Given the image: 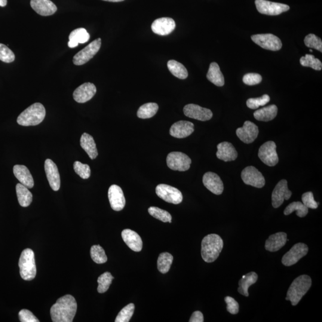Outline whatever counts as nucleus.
I'll return each mask as SVG.
<instances>
[{
    "label": "nucleus",
    "instance_id": "obj_1",
    "mask_svg": "<svg viewBox=\"0 0 322 322\" xmlns=\"http://www.w3.org/2000/svg\"><path fill=\"white\" fill-rule=\"evenodd\" d=\"M77 311V303L72 296L66 295L58 299L51 307L50 315L53 322H72Z\"/></svg>",
    "mask_w": 322,
    "mask_h": 322
},
{
    "label": "nucleus",
    "instance_id": "obj_2",
    "mask_svg": "<svg viewBox=\"0 0 322 322\" xmlns=\"http://www.w3.org/2000/svg\"><path fill=\"white\" fill-rule=\"evenodd\" d=\"M223 241L217 234L208 235L202 239L201 256L204 262L213 263L217 259L223 248Z\"/></svg>",
    "mask_w": 322,
    "mask_h": 322
},
{
    "label": "nucleus",
    "instance_id": "obj_3",
    "mask_svg": "<svg viewBox=\"0 0 322 322\" xmlns=\"http://www.w3.org/2000/svg\"><path fill=\"white\" fill-rule=\"evenodd\" d=\"M45 115L44 106L40 103H35L20 113L17 122L21 126H35L41 123Z\"/></svg>",
    "mask_w": 322,
    "mask_h": 322
},
{
    "label": "nucleus",
    "instance_id": "obj_4",
    "mask_svg": "<svg viewBox=\"0 0 322 322\" xmlns=\"http://www.w3.org/2000/svg\"><path fill=\"white\" fill-rule=\"evenodd\" d=\"M312 283V279L308 275L300 276L291 284L288 291L286 300L290 301L293 306H297L308 292Z\"/></svg>",
    "mask_w": 322,
    "mask_h": 322
},
{
    "label": "nucleus",
    "instance_id": "obj_5",
    "mask_svg": "<svg viewBox=\"0 0 322 322\" xmlns=\"http://www.w3.org/2000/svg\"><path fill=\"white\" fill-rule=\"evenodd\" d=\"M20 275L24 281H32L36 275L34 253L27 248L22 251L19 262Z\"/></svg>",
    "mask_w": 322,
    "mask_h": 322
},
{
    "label": "nucleus",
    "instance_id": "obj_6",
    "mask_svg": "<svg viewBox=\"0 0 322 322\" xmlns=\"http://www.w3.org/2000/svg\"><path fill=\"white\" fill-rule=\"evenodd\" d=\"M191 159L182 152H173L167 156V164L172 170L186 171L191 167Z\"/></svg>",
    "mask_w": 322,
    "mask_h": 322
},
{
    "label": "nucleus",
    "instance_id": "obj_7",
    "mask_svg": "<svg viewBox=\"0 0 322 322\" xmlns=\"http://www.w3.org/2000/svg\"><path fill=\"white\" fill-rule=\"evenodd\" d=\"M102 40L100 38L95 39L82 50L76 54L73 58V62L75 65H82L91 60L99 51Z\"/></svg>",
    "mask_w": 322,
    "mask_h": 322
},
{
    "label": "nucleus",
    "instance_id": "obj_8",
    "mask_svg": "<svg viewBox=\"0 0 322 322\" xmlns=\"http://www.w3.org/2000/svg\"><path fill=\"white\" fill-rule=\"evenodd\" d=\"M156 193L165 202L173 204H179L183 201V195L179 189L165 184L156 186Z\"/></svg>",
    "mask_w": 322,
    "mask_h": 322
},
{
    "label": "nucleus",
    "instance_id": "obj_9",
    "mask_svg": "<svg viewBox=\"0 0 322 322\" xmlns=\"http://www.w3.org/2000/svg\"><path fill=\"white\" fill-rule=\"evenodd\" d=\"M257 10L260 13L269 16H277L290 10V6L282 3L274 2L267 0H256Z\"/></svg>",
    "mask_w": 322,
    "mask_h": 322
},
{
    "label": "nucleus",
    "instance_id": "obj_10",
    "mask_svg": "<svg viewBox=\"0 0 322 322\" xmlns=\"http://www.w3.org/2000/svg\"><path fill=\"white\" fill-rule=\"evenodd\" d=\"M259 157L264 164L269 167H274L279 162L277 145L273 141H269L260 147Z\"/></svg>",
    "mask_w": 322,
    "mask_h": 322
},
{
    "label": "nucleus",
    "instance_id": "obj_11",
    "mask_svg": "<svg viewBox=\"0 0 322 322\" xmlns=\"http://www.w3.org/2000/svg\"><path fill=\"white\" fill-rule=\"evenodd\" d=\"M251 39L254 42L266 50L278 51L280 50L282 47L280 38L272 33L254 35L251 36Z\"/></svg>",
    "mask_w": 322,
    "mask_h": 322
},
{
    "label": "nucleus",
    "instance_id": "obj_12",
    "mask_svg": "<svg viewBox=\"0 0 322 322\" xmlns=\"http://www.w3.org/2000/svg\"><path fill=\"white\" fill-rule=\"evenodd\" d=\"M308 245L303 243L294 245L291 249L285 254L282 263L285 266H291L298 263L299 261L308 254Z\"/></svg>",
    "mask_w": 322,
    "mask_h": 322
},
{
    "label": "nucleus",
    "instance_id": "obj_13",
    "mask_svg": "<svg viewBox=\"0 0 322 322\" xmlns=\"http://www.w3.org/2000/svg\"><path fill=\"white\" fill-rule=\"evenodd\" d=\"M241 177L244 183L247 185L252 186L257 188H262L265 185V177L253 166L245 168L242 172Z\"/></svg>",
    "mask_w": 322,
    "mask_h": 322
},
{
    "label": "nucleus",
    "instance_id": "obj_14",
    "mask_svg": "<svg viewBox=\"0 0 322 322\" xmlns=\"http://www.w3.org/2000/svg\"><path fill=\"white\" fill-rule=\"evenodd\" d=\"M292 192L288 187L286 180H282L276 186L272 194V203L275 208H279L284 203L285 200H288L291 197Z\"/></svg>",
    "mask_w": 322,
    "mask_h": 322
},
{
    "label": "nucleus",
    "instance_id": "obj_15",
    "mask_svg": "<svg viewBox=\"0 0 322 322\" xmlns=\"http://www.w3.org/2000/svg\"><path fill=\"white\" fill-rule=\"evenodd\" d=\"M184 113L186 116L201 121L210 120L213 112L209 109L204 108L195 104H189L184 107Z\"/></svg>",
    "mask_w": 322,
    "mask_h": 322
},
{
    "label": "nucleus",
    "instance_id": "obj_16",
    "mask_svg": "<svg viewBox=\"0 0 322 322\" xmlns=\"http://www.w3.org/2000/svg\"><path fill=\"white\" fill-rule=\"evenodd\" d=\"M259 127L253 122L247 121L244 126L238 128L236 130V135L242 142L246 144L253 143L259 135Z\"/></svg>",
    "mask_w": 322,
    "mask_h": 322
},
{
    "label": "nucleus",
    "instance_id": "obj_17",
    "mask_svg": "<svg viewBox=\"0 0 322 322\" xmlns=\"http://www.w3.org/2000/svg\"><path fill=\"white\" fill-rule=\"evenodd\" d=\"M44 169L49 185L54 191H59L60 188V177L56 164L50 159H46Z\"/></svg>",
    "mask_w": 322,
    "mask_h": 322
},
{
    "label": "nucleus",
    "instance_id": "obj_18",
    "mask_svg": "<svg viewBox=\"0 0 322 322\" xmlns=\"http://www.w3.org/2000/svg\"><path fill=\"white\" fill-rule=\"evenodd\" d=\"M108 198L112 210L120 211L124 209L125 199L120 187L116 185L110 186L108 191Z\"/></svg>",
    "mask_w": 322,
    "mask_h": 322
},
{
    "label": "nucleus",
    "instance_id": "obj_19",
    "mask_svg": "<svg viewBox=\"0 0 322 322\" xmlns=\"http://www.w3.org/2000/svg\"><path fill=\"white\" fill-rule=\"evenodd\" d=\"M96 87L90 82L81 85L73 92V99L76 102L84 103L91 100L96 93Z\"/></svg>",
    "mask_w": 322,
    "mask_h": 322
},
{
    "label": "nucleus",
    "instance_id": "obj_20",
    "mask_svg": "<svg viewBox=\"0 0 322 322\" xmlns=\"http://www.w3.org/2000/svg\"><path fill=\"white\" fill-rule=\"evenodd\" d=\"M176 26V22L172 18L162 17L153 21L151 28L156 34L165 36L173 32Z\"/></svg>",
    "mask_w": 322,
    "mask_h": 322
},
{
    "label": "nucleus",
    "instance_id": "obj_21",
    "mask_svg": "<svg viewBox=\"0 0 322 322\" xmlns=\"http://www.w3.org/2000/svg\"><path fill=\"white\" fill-rule=\"evenodd\" d=\"M203 183L205 188L215 195L222 194L224 190V185L220 177L213 172H208L203 177Z\"/></svg>",
    "mask_w": 322,
    "mask_h": 322
},
{
    "label": "nucleus",
    "instance_id": "obj_22",
    "mask_svg": "<svg viewBox=\"0 0 322 322\" xmlns=\"http://www.w3.org/2000/svg\"><path fill=\"white\" fill-rule=\"evenodd\" d=\"M194 130V125L191 122L180 121L172 125L170 134L177 139H183L191 135Z\"/></svg>",
    "mask_w": 322,
    "mask_h": 322
},
{
    "label": "nucleus",
    "instance_id": "obj_23",
    "mask_svg": "<svg viewBox=\"0 0 322 322\" xmlns=\"http://www.w3.org/2000/svg\"><path fill=\"white\" fill-rule=\"evenodd\" d=\"M30 5L36 13L43 16H50L57 11L56 5L50 0H30Z\"/></svg>",
    "mask_w": 322,
    "mask_h": 322
},
{
    "label": "nucleus",
    "instance_id": "obj_24",
    "mask_svg": "<svg viewBox=\"0 0 322 322\" xmlns=\"http://www.w3.org/2000/svg\"><path fill=\"white\" fill-rule=\"evenodd\" d=\"M122 238L125 243L135 252H140L143 248L142 238L137 233L130 229H125L122 232Z\"/></svg>",
    "mask_w": 322,
    "mask_h": 322
},
{
    "label": "nucleus",
    "instance_id": "obj_25",
    "mask_svg": "<svg viewBox=\"0 0 322 322\" xmlns=\"http://www.w3.org/2000/svg\"><path fill=\"white\" fill-rule=\"evenodd\" d=\"M217 157L225 162L235 160L238 157V152L232 144L224 142L217 145Z\"/></svg>",
    "mask_w": 322,
    "mask_h": 322
},
{
    "label": "nucleus",
    "instance_id": "obj_26",
    "mask_svg": "<svg viewBox=\"0 0 322 322\" xmlns=\"http://www.w3.org/2000/svg\"><path fill=\"white\" fill-rule=\"evenodd\" d=\"M287 242V234L284 232H279L272 235L267 239L265 248L270 252H277L284 247Z\"/></svg>",
    "mask_w": 322,
    "mask_h": 322
},
{
    "label": "nucleus",
    "instance_id": "obj_27",
    "mask_svg": "<svg viewBox=\"0 0 322 322\" xmlns=\"http://www.w3.org/2000/svg\"><path fill=\"white\" fill-rule=\"evenodd\" d=\"M13 173L21 184L27 188L32 189L34 186V181L28 168L22 165H16L13 167Z\"/></svg>",
    "mask_w": 322,
    "mask_h": 322
},
{
    "label": "nucleus",
    "instance_id": "obj_28",
    "mask_svg": "<svg viewBox=\"0 0 322 322\" xmlns=\"http://www.w3.org/2000/svg\"><path fill=\"white\" fill-rule=\"evenodd\" d=\"M80 145L81 148L87 153L91 159L97 158L98 152L96 143L91 135L86 133L82 134L80 139Z\"/></svg>",
    "mask_w": 322,
    "mask_h": 322
},
{
    "label": "nucleus",
    "instance_id": "obj_29",
    "mask_svg": "<svg viewBox=\"0 0 322 322\" xmlns=\"http://www.w3.org/2000/svg\"><path fill=\"white\" fill-rule=\"evenodd\" d=\"M258 275L256 272H251L242 277V278L238 282V292L241 295L248 297L249 293L248 289L251 285L256 283L258 280Z\"/></svg>",
    "mask_w": 322,
    "mask_h": 322
},
{
    "label": "nucleus",
    "instance_id": "obj_30",
    "mask_svg": "<svg viewBox=\"0 0 322 322\" xmlns=\"http://www.w3.org/2000/svg\"><path fill=\"white\" fill-rule=\"evenodd\" d=\"M277 114V106L272 105L256 110L254 113V116L258 121L268 122L273 120Z\"/></svg>",
    "mask_w": 322,
    "mask_h": 322
},
{
    "label": "nucleus",
    "instance_id": "obj_31",
    "mask_svg": "<svg viewBox=\"0 0 322 322\" xmlns=\"http://www.w3.org/2000/svg\"><path fill=\"white\" fill-rule=\"evenodd\" d=\"M207 78L208 80L218 87H222L225 85V78L222 72H221L219 64L216 62L210 64Z\"/></svg>",
    "mask_w": 322,
    "mask_h": 322
},
{
    "label": "nucleus",
    "instance_id": "obj_32",
    "mask_svg": "<svg viewBox=\"0 0 322 322\" xmlns=\"http://www.w3.org/2000/svg\"><path fill=\"white\" fill-rule=\"evenodd\" d=\"M16 194L18 201L20 206L22 207H27L32 203V194L28 188L24 186L21 183L17 184L16 186Z\"/></svg>",
    "mask_w": 322,
    "mask_h": 322
},
{
    "label": "nucleus",
    "instance_id": "obj_33",
    "mask_svg": "<svg viewBox=\"0 0 322 322\" xmlns=\"http://www.w3.org/2000/svg\"><path fill=\"white\" fill-rule=\"evenodd\" d=\"M167 66L172 74L176 77L181 79L188 78V70L182 63L178 62L176 60H171L168 61Z\"/></svg>",
    "mask_w": 322,
    "mask_h": 322
},
{
    "label": "nucleus",
    "instance_id": "obj_34",
    "mask_svg": "<svg viewBox=\"0 0 322 322\" xmlns=\"http://www.w3.org/2000/svg\"><path fill=\"white\" fill-rule=\"evenodd\" d=\"M159 109L158 104L148 103L141 106L137 111V116L141 119H148L156 115Z\"/></svg>",
    "mask_w": 322,
    "mask_h": 322
},
{
    "label": "nucleus",
    "instance_id": "obj_35",
    "mask_svg": "<svg viewBox=\"0 0 322 322\" xmlns=\"http://www.w3.org/2000/svg\"><path fill=\"white\" fill-rule=\"evenodd\" d=\"M173 257L168 253H161L159 255L157 262L158 271L161 274H167L170 271L172 263H173Z\"/></svg>",
    "mask_w": 322,
    "mask_h": 322
},
{
    "label": "nucleus",
    "instance_id": "obj_36",
    "mask_svg": "<svg viewBox=\"0 0 322 322\" xmlns=\"http://www.w3.org/2000/svg\"><path fill=\"white\" fill-rule=\"evenodd\" d=\"M294 211H296L297 216L302 218L306 217L308 215L309 208H307L302 202H294L285 208L284 214L285 216H288V215L293 213Z\"/></svg>",
    "mask_w": 322,
    "mask_h": 322
},
{
    "label": "nucleus",
    "instance_id": "obj_37",
    "mask_svg": "<svg viewBox=\"0 0 322 322\" xmlns=\"http://www.w3.org/2000/svg\"><path fill=\"white\" fill-rule=\"evenodd\" d=\"M300 62L303 66L311 67L316 70H321L322 68L321 61L313 54H306L305 56L301 57Z\"/></svg>",
    "mask_w": 322,
    "mask_h": 322
},
{
    "label": "nucleus",
    "instance_id": "obj_38",
    "mask_svg": "<svg viewBox=\"0 0 322 322\" xmlns=\"http://www.w3.org/2000/svg\"><path fill=\"white\" fill-rule=\"evenodd\" d=\"M90 34L84 28H78L73 30L69 36V41H73L78 44H84L90 39Z\"/></svg>",
    "mask_w": 322,
    "mask_h": 322
},
{
    "label": "nucleus",
    "instance_id": "obj_39",
    "mask_svg": "<svg viewBox=\"0 0 322 322\" xmlns=\"http://www.w3.org/2000/svg\"><path fill=\"white\" fill-rule=\"evenodd\" d=\"M90 255L92 260L97 264H103L107 261L105 250L99 245H93L91 248Z\"/></svg>",
    "mask_w": 322,
    "mask_h": 322
},
{
    "label": "nucleus",
    "instance_id": "obj_40",
    "mask_svg": "<svg viewBox=\"0 0 322 322\" xmlns=\"http://www.w3.org/2000/svg\"><path fill=\"white\" fill-rule=\"evenodd\" d=\"M113 279V277L109 272H105L100 275L97 279V282L99 284V286L97 288L98 292L100 294L106 293L109 290Z\"/></svg>",
    "mask_w": 322,
    "mask_h": 322
},
{
    "label": "nucleus",
    "instance_id": "obj_41",
    "mask_svg": "<svg viewBox=\"0 0 322 322\" xmlns=\"http://www.w3.org/2000/svg\"><path fill=\"white\" fill-rule=\"evenodd\" d=\"M148 212L150 216L164 223H171L172 217L167 211L160 209L158 207H151L149 208Z\"/></svg>",
    "mask_w": 322,
    "mask_h": 322
},
{
    "label": "nucleus",
    "instance_id": "obj_42",
    "mask_svg": "<svg viewBox=\"0 0 322 322\" xmlns=\"http://www.w3.org/2000/svg\"><path fill=\"white\" fill-rule=\"evenodd\" d=\"M135 309L134 304H129L122 309L116 318L115 322H128L133 317Z\"/></svg>",
    "mask_w": 322,
    "mask_h": 322
},
{
    "label": "nucleus",
    "instance_id": "obj_43",
    "mask_svg": "<svg viewBox=\"0 0 322 322\" xmlns=\"http://www.w3.org/2000/svg\"><path fill=\"white\" fill-rule=\"evenodd\" d=\"M73 169L78 176L83 179H88L90 177L91 170L87 164H84L79 161H75L73 164Z\"/></svg>",
    "mask_w": 322,
    "mask_h": 322
},
{
    "label": "nucleus",
    "instance_id": "obj_44",
    "mask_svg": "<svg viewBox=\"0 0 322 322\" xmlns=\"http://www.w3.org/2000/svg\"><path fill=\"white\" fill-rule=\"evenodd\" d=\"M271 98L269 95L265 94L259 98H251L247 100V105L251 109H256L260 106H263L269 102Z\"/></svg>",
    "mask_w": 322,
    "mask_h": 322
},
{
    "label": "nucleus",
    "instance_id": "obj_45",
    "mask_svg": "<svg viewBox=\"0 0 322 322\" xmlns=\"http://www.w3.org/2000/svg\"><path fill=\"white\" fill-rule=\"evenodd\" d=\"M305 44L307 47L315 48L316 50L322 52V41L317 35L311 33L306 36Z\"/></svg>",
    "mask_w": 322,
    "mask_h": 322
},
{
    "label": "nucleus",
    "instance_id": "obj_46",
    "mask_svg": "<svg viewBox=\"0 0 322 322\" xmlns=\"http://www.w3.org/2000/svg\"><path fill=\"white\" fill-rule=\"evenodd\" d=\"M15 59L14 54L7 46L0 43V60L3 62H13Z\"/></svg>",
    "mask_w": 322,
    "mask_h": 322
},
{
    "label": "nucleus",
    "instance_id": "obj_47",
    "mask_svg": "<svg viewBox=\"0 0 322 322\" xmlns=\"http://www.w3.org/2000/svg\"><path fill=\"white\" fill-rule=\"evenodd\" d=\"M303 204L307 208H311V209H317L318 207L319 203L316 202L314 199V193L312 192H308L302 196Z\"/></svg>",
    "mask_w": 322,
    "mask_h": 322
},
{
    "label": "nucleus",
    "instance_id": "obj_48",
    "mask_svg": "<svg viewBox=\"0 0 322 322\" xmlns=\"http://www.w3.org/2000/svg\"><path fill=\"white\" fill-rule=\"evenodd\" d=\"M262 81V76L259 73H249L245 75L243 77V82L248 85L259 84Z\"/></svg>",
    "mask_w": 322,
    "mask_h": 322
},
{
    "label": "nucleus",
    "instance_id": "obj_49",
    "mask_svg": "<svg viewBox=\"0 0 322 322\" xmlns=\"http://www.w3.org/2000/svg\"><path fill=\"white\" fill-rule=\"evenodd\" d=\"M227 304V311L232 315H236L239 313V306L236 301L232 297L228 296L225 299Z\"/></svg>",
    "mask_w": 322,
    "mask_h": 322
},
{
    "label": "nucleus",
    "instance_id": "obj_50",
    "mask_svg": "<svg viewBox=\"0 0 322 322\" xmlns=\"http://www.w3.org/2000/svg\"><path fill=\"white\" fill-rule=\"evenodd\" d=\"M19 320L21 322H39L37 318L28 310L23 309L19 313Z\"/></svg>",
    "mask_w": 322,
    "mask_h": 322
},
{
    "label": "nucleus",
    "instance_id": "obj_51",
    "mask_svg": "<svg viewBox=\"0 0 322 322\" xmlns=\"http://www.w3.org/2000/svg\"><path fill=\"white\" fill-rule=\"evenodd\" d=\"M204 321L203 314L201 312L196 311L190 319V322H203Z\"/></svg>",
    "mask_w": 322,
    "mask_h": 322
},
{
    "label": "nucleus",
    "instance_id": "obj_52",
    "mask_svg": "<svg viewBox=\"0 0 322 322\" xmlns=\"http://www.w3.org/2000/svg\"><path fill=\"white\" fill-rule=\"evenodd\" d=\"M78 43L75 42L73 41H69L68 42V46L70 48H74L77 47Z\"/></svg>",
    "mask_w": 322,
    "mask_h": 322
},
{
    "label": "nucleus",
    "instance_id": "obj_53",
    "mask_svg": "<svg viewBox=\"0 0 322 322\" xmlns=\"http://www.w3.org/2000/svg\"><path fill=\"white\" fill-rule=\"evenodd\" d=\"M7 0H0V6H1V7H5V6L7 5Z\"/></svg>",
    "mask_w": 322,
    "mask_h": 322
},
{
    "label": "nucleus",
    "instance_id": "obj_54",
    "mask_svg": "<svg viewBox=\"0 0 322 322\" xmlns=\"http://www.w3.org/2000/svg\"><path fill=\"white\" fill-rule=\"evenodd\" d=\"M103 1L116 2L123 1H124V0H103Z\"/></svg>",
    "mask_w": 322,
    "mask_h": 322
},
{
    "label": "nucleus",
    "instance_id": "obj_55",
    "mask_svg": "<svg viewBox=\"0 0 322 322\" xmlns=\"http://www.w3.org/2000/svg\"><path fill=\"white\" fill-rule=\"evenodd\" d=\"M310 51H311V52H313L312 50H310Z\"/></svg>",
    "mask_w": 322,
    "mask_h": 322
}]
</instances>
